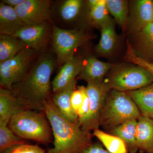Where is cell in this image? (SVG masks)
I'll return each instance as SVG.
<instances>
[{"mask_svg":"<svg viewBox=\"0 0 153 153\" xmlns=\"http://www.w3.org/2000/svg\"><path fill=\"white\" fill-rule=\"evenodd\" d=\"M8 126L16 136L22 139L44 145L52 141L51 125L43 111L25 110L20 111L12 117Z\"/></svg>","mask_w":153,"mask_h":153,"instance_id":"cell-3","label":"cell"},{"mask_svg":"<svg viewBox=\"0 0 153 153\" xmlns=\"http://www.w3.org/2000/svg\"><path fill=\"white\" fill-rule=\"evenodd\" d=\"M117 40L114 25L111 21L101 27V37L97 46V52L104 56L110 55L114 50Z\"/></svg>","mask_w":153,"mask_h":153,"instance_id":"cell-21","label":"cell"},{"mask_svg":"<svg viewBox=\"0 0 153 153\" xmlns=\"http://www.w3.org/2000/svg\"><path fill=\"white\" fill-rule=\"evenodd\" d=\"M93 131V135L100 141L110 153H128L125 143L120 138L99 129Z\"/></svg>","mask_w":153,"mask_h":153,"instance_id":"cell-23","label":"cell"},{"mask_svg":"<svg viewBox=\"0 0 153 153\" xmlns=\"http://www.w3.org/2000/svg\"><path fill=\"white\" fill-rule=\"evenodd\" d=\"M84 61L80 57L73 56L64 63L52 82L54 93L66 88L76 80L83 67Z\"/></svg>","mask_w":153,"mask_h":153,"instance_id":"cell-11","label":"cell"},{"mask_svg":"<svg viewBox=\"0 0 153 153\" xmlns=\"http://www.w3.org/2000/svg\"><path fill=\"white\" fill-rule=\"evenodd\" d=\"M137 123V120L129 121L108 132L123 140L129 153H136L139 150L136 140Z\"/></svg>","mask_w":153,"mask_h":153,"instance_id":"cell-19","label":"cell"},{"mask_svg":"<svg viewBox=\"0 0 153 153\" xmlns=\"http://www.w3.org/2000/svg\"><path fill=\"white\" fill-rule=\"evenodd\" d=\"M79 153H110L99 143H93Z\"/></svg>","mask_w":153,"mask_h":153,"instance_id":"cell-32","label":"cell"},{"mask_svg":"<svg viewBox=\"0 0 153 153\" xmlns=\"http://www.w3.org/2000/svg\"><path fill=\"white\" fill-rule=\"evenodd\" d=\"M49 26L47 22L37 25H25L13 36L21 39L35 51L43 48L49 35Z\"/></svg>","mask_w":153,"mask_h":153,"instance_id":"cell-10","label":"cell"},{"mask_svg":"<svg viewBox=\"0 0 153 153\" xmlns=\"http://www.w3.org/2000/svg\"><path fill=\"white\" fill-rule=\"evenodd\" d=\"M76 79L63 90L54 93L52 101L64 117L73 123L79 124L78 115L71 105V96L76 89Z\"/></svg>","mask_w":153,"mask_h":153,"instance_id":"cell-14","label":"cell"},{"mask_svg":"<svg viewBox=\"0 0 153 153\" xmlns=\"http://www.w3.org/2000/svg\"><path fill=\"white\" fill-rule=\"evenodd\" d=\"M141 116L132 99L126 92L111 89L100 115V124L108 132Z\"/></svg>","mask_w":153,"mask_h":153,"instance_id":"cell-4","label":"cell"},{"mask_svg":"<svg viewBox=\"0 0 153 153\" xmlns=\"http://www.w3.org/2000/svg\"><path fill=\"white\" fill-rule=\"evenodd\" d=\"M46 153L45 150L37 145L24 144L17 146L5 153Z\"/></svg>","mask_w":153,"mask_h":153,"instance_id":"cell-30","label":"cell"},{"mask_svg":"<svg viewBox=\"0 0 153 153\" xmlns=\"http://www.w3.org/2000/svg\"><path fill=\"white\" fill-rule=\"evenodd\" d=\"M25 110L11 91L7 88H0V123L8 124L13 116Z\"/></svg>","mask_w":153,"mask_h":153,"instance_id":"cell-17","label":"cell"},{"mask_svg":"<svg viewBox=\"0 0 153 153\" xmlns=\"http://www.w3.org/2000/svg\"><path fill=\"white\" fill-rule=\"evenodd\" d=\"M44 110L52 128L54 147L47 153H79L92 143L90 131L64 117L52 101V96L44 102Z\"/></svg>","mask_w":153,"mask_h":153,"instance_id":"cell-2","label":"cell"},{"mask_svg":"<svg viewBox=\"0 0 153 153\" xmlns=\"http://www.w3.org/2000/svg\"><path fill=\"white\" fill-rule=\"evenodd\" d=\"M83 4L81 0H66L59 8L60 18L66 22L73 21L78 16Z\"/></svg>","mask_w":153,"mask_h":153,"instance_id":"cell-26","label":"cell"},{"mask_svg":"<svg viewBox=\"0 0 153 153\" xmlns=\"http://www.w3.org/2000/svg\"><path fill=\"white\" fill-rule=\"evenodd\" d=\"M108 12L121 26L125 25L128 13V5L124 0H106Z\"/></svg>","mask_w":153,"mask_h":153,"instance_id":"cell-25","label":"cell"},{"mask_svg":"<svg viewBox=\"0 0 153 153\" xmlns=\"http://www.w3.org/2000/svg\"><path fill=\"white\" fill-rule=\"evenodd\" d=\"M86 88L90 100L89 111L79 125L83 131H91L100 126V115L111 89L104 81L87 82Z\"/></svg>","mask_w":153,"mask_h":153,"instance_id":"cell-7","label":"cell"},{"mask_svg":"<svg viewBox=\"0 0 153 153\" xmlns=\"http://www.w3.org/2000/svg\"><path fill=\"white\" fill-rule=\"evenodd\" d=\"M83 96L81 90L79 88L75 89L71 96V101L72 108L77 114L79 108L83 101Z\"/></svg>","mask_w":153,"mask_h":153,"instance_id":"cell-31","label":"cell"},{"mask_svg":"<svg viewBox=\"0 0 153 153\" xmlns=\"http://www.w3.org/2000/svg\"><path fill=\"white\" fill-rule=\"evenodd\" d=\"M136 140L141 153L149 152L153 148V119L141 115L137 120Z\"/></svg>","mask_w":153,"mask_h":153,"instance_id":"cell-16","label":"cell"},{"mask_svg":"<svg viewBox=\"0 0 153 153\" xmlns=\"http://www.w3.org/2000/svg\"><path fill=\"white\" fill-rule=\"evenodd\" d=\"M147 153H153V148L150 151H149V152H148Z\"/></svg>","mask_w":153,"mask_h":153,"instance_id":"cell-35","label":"cell"},{"mask_svg":"<svg viewBox=\"0 0 153 153\" xmlns=\"http://www.w3.org/2000/svg\"><path fill=\"white\" fill-rule=\"evenodd\" d=\"M127 60L129 62L135 63L137 66H141L146 68L153 76V63L143 59L139 57L134 51H131L128 53Z\"/></svg>","mask_w":153,"mask_h":153,"instance_id":"cell-29","label":"cell"},{"mask_svg":"<svg viewBox=\"0 0 153 153\" xmlns=\"http://www.w3.org/2000/svg\"><path fill=\"white\" fill-rule=\"evenodd\" d=\"M51 4L49 0H25L14 9L25 25H37L49 19Z\"/></svg>","mask_w":153,"mask_h":153,"instance_id":"cell-9","label":"cell"},{"mask_svg":"<svg viewBox=\"0 0 153 153\" xmlns=\"http://www.w3.org/2000/svg\"><path fill=\"white\" fill-rule=\"evenodd\" d=\"M25 25L14 8L0 3V33L1 35L13 36Z\"/></svg>","mask_w":153,"mask_h":153,"instance_id":"cell-15","label":"cell"},{"mask_svg":"<svg viewBox=\"0 0 153 153\" xmlns=\"http://www.w3.org/2000/svg\"><path fill=\"white\" fill-rule=\"evenodd\" d=\"M25 144V140L17 137L9 128L8 124L0 123V152L5 153L12 148Z\"/></svg>","mask_w":153,"mask_h":153,"instance_id":"cell-24","label":"cell"},{"mask_svg":"<svg viewBox=\"0 0 153 153\" xmlns=\"http://www.w3.org/2000/svg\"><path fill=\"white\" fill-rule=\"evenodd\" d=\"M27 47L21 39L13 36L1 35L0 38V63L14 57Z\"/></svg>","mask_w":153,"mask_h":153,"instance_id":"cell-22","label":"cell"},{"mask_svg":"<svg viewBox=\"0 0 153 153\" xmlns=\"http://www.w3.org/2000/svg\"><path fill=\"white\" fill-rule=\"evenodd\" d=\"M111 67V64L90 56L84 62L78 79H83L87 82H101L103 81L104 76Z\"/></svg>","mask_w":153,"mask_h":153,"instance_id":"cell-13","label":"cell"},{"mask_svg":"<svg viewBox=\"0 0 153 153\" xmlns=\"http://www.w3.org/2000/svg\"><path fill=\"white\" fill-rule=\"evenodd\" d=\"M153 3L151 0H139L134 2L130 18L131 31L134 34L153 22Z\"/></svg>","mask_w":153,"mask_h":153,"instance_id":"cell-12","label":"cell"},{"mask_svg":"<svg viewBox=\"0 0 153 153\" xmlns=\"http://www.w3.org/2000/svg\"><path fill=\"white\" fill-rule=\"evenodd\" d=\"M25 1V0H3L1 1L6 5L15 8L21 5Z\"/></svg>","mask_w":153,"mask_h":153,"instance_id":"cell-33","label":"cell"},{"mask_svg":"<svg viewBox=\"0 0 153 153\" xmlns=\"http://www.w3.org/2000/svg\"><path fill=\"white\" fill-rule=\"evenodd\" d=\"M107 7L106 0H100L94 7L91 9L90 19L95 26L100 27L111 21Z\"/></svg>","mask_w":153,"mask_h":153,"instance_id":"cell-27","label":"cell"},{"mask_svg":"<svg viewBox=\"0 0 153 153\" xmlns=\"http://www.w3.org/2000/svg\"><path fill=\"white\" fill-rule=\"evenodd\" d=\"M55 60L51 55H42L21 81L10 90L14 96L25 110H44V102L51 95V75Z\"/></svg>","mask_w":153,"mask_h":153,"instance_id":"cell-1","label":"cell"},{"mask_svg":"<svg viewBox=\"0 0 153 153\" xmlns=\"http://www.w3.org/2000/svg\"><path fill=\"white\" fill-rule=\"evenodd\" d=\"M126 93L132 99L141 115L153 119V83L140 89Z\"/></svg>","mask_w":153,"mask_h":153,"instance_id":"cell-18","label":"cell"},{"mask_svg":"<svg viewBox=\"0 0 153 153\" xmlns=\"http://www.w3.org/2000/svg\"><path fill=\"white\" fill-rule=\"evenodd\" d=\"M88 39V36L81 30H65L54 26L52 40L59 63H64L73 57L76 49Z\"/></svg>","mask_w":153,"mask_h":153,"instance_id":"cell-8","label":"cell"},{"mask_svg":"<svg viewBox=\"0 0 153 153\" xmlns=\"http://www.w3.org/2000/svg\"><path fill=\"white\" fill-rule=\"evenodd\" d=\"M77 88H79V90H81L83 94V96L82 104L77 112L79 124L83 120L88 114L89 106H90V100H89V97L88 95L86 87L83 85H81V86H77Z\"/></svg>","mask_w":153,"mask_h":153,"instance_id":"cell-28","label":"cell"},{"mask_svg":"<svg viewBox=\"0 0 153 153\" xmlns=\"http://www.w3.org/2000/svg\"><path fill=\"white\" fill-rule=\"evenodd\" d=\"M35 52L27 47L14 57L0 63L1 88L10 90L14 84L25 77L29 71V66Z\"/></svg>","mask_w":153,"mask_h":153,"instance_id":"cell-6","label":"cell"},{"mask_svg":"<svg viewBox=\"0 0 153 153\" xmlns=\"http://www.w3.org/2000/svg\"><path fill=\"white\" fill-rule=\"evenodd\" d=\"M105 82L111 89L126 92L138 90L152 84L153 76L141 66L125 67L114 71Z\"/></svg>","mask_w":153,"mask_h":153,"instance_id":"cell-5","label":"cell"},{"mask_svg":"<svg viewBox=\"0 0 153 153\" xmlns=\"http://www.w3.org/2000/svg\"><path fill=\"white\" fill-rule=\"evenodd\" d=\"M134 35L137 49L135 52L145 60L153 59V22Z\"/></svg>","mask_w":153,"mask_h":153,"instance_id":"cell-20","label":"cell"},{"mask_svg":"<svg viewBox=\"0 0 153 153\" xmlns=\"http://www.w3.org/2000/svg\"><path fill=\"white\" fill-rule=\"evenodd\" d=\"M100 0H89L88 1V5L89 8L91 9L97 5Z\"/></svg>","mask_w":153,"mask_h":153,"instance_id":"cell-34","label":"cell"},{"mask_svg":"<svg viewBox=\"0 0 153 153\" xmlns=\"http://www.w3.org/2000/svg\"></svg>","mask_w":153,"mask_h":153,"instance_id":"cell-36","label":"cell"}]
</instances>
